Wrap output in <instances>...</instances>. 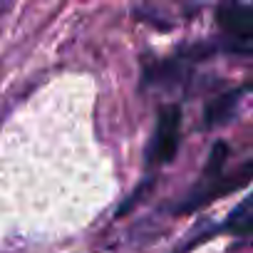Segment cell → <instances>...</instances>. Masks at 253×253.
Returning <instances> with one entry per match:
<instances>
[{"label": "cell", "instance_id": "1", "mask_svg": "<svg viewBox=\"0 0 253 253\" xmlns=\"http://www.w3.org/2000/svg\"><path fill=\"white\" fill-rule=\"evenodd\" d=\"M251 181H253V159H248L246 164H241V167H238L236 171H231V174H223V169H221V171H204L201 184L186 196L181 211L201 209V206H206L209 201L221 199V196H226V194H231V191H236V189H241V186H246V184H251Z\"/></svg>", "mask_w": 253, "mask_h": 253}, {"label": "cell", "instance_id": "5", "mask_svg": "<svg viewBox=\"0 0 253 253\" xmlns=\"http://www.w3.org/2000/svg\"><path fill=\"white\" fill-rule=\"evenodd\" d=\"M236 99H238V92H228V94L213 99V102L209 104V109H206V124H218V122H223V119L231 114Z\"/></svg>", "mask_w": 253, "mask_h": 253}, {"label": "cell", "instance_id": "2", "mask_svg": "<svg viewBox=\"0 0 253 253\" xmlns=\"http://www.w3.org/2000/svg\"><path fill=\"white\" fill-rule=\"evenodd\" d=\"M179 139H181V112L179 107H164L157 119V129L147 159L152 164H169L179 152Z\"/></svg>", "mask_w": 253, "mask_h": 253}, {"label": "cell", "instance_id": "4", "mask_svg": "<svg viewBox=\"0 0 253 253\" xmlns=\"http://www.w3.org/2000/svg\"><path fill=\"white\" fill-rule=\"evenodd\" d=\"M223 231L238 236V238H253V194L243 199L226 218Z\"/></svg>", "mask_w": 253, "mask_h": 253}, {"label": "cell", "instance_id": "3", "mask_svg": "<svg viewBox=\"0 0 253 253\" xmlns=\"http://www.w3.org/2000/svg\"><path fill=\"white\" fill-rule=\"evenodd\" d=\"M218 25L228 33V50L253 57V8L248 5H223L218 10Z\"/></svg>", "mask_w": 253, "mask_h": 253}]
</instances>
